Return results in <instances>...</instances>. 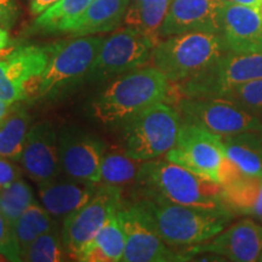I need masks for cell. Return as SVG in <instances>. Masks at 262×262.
<instances>
[{
  "label": "cell",
  "mask_w": 262,
  "mask_h": 262,
  "mask_svg": "<svg viewBox=\"0 0 262 262\" xmlns=\"http://www.w3.org/2000/svg\"><path fill=\"white\" fill-rule=\"evenodd\" d=\"M221 186L222 199L232 214L262 222V176L247 175L227 158Z\"/></svg>",
  "instance_id": "d6986e66"
},
{
  "label": "cell",
  "mask_w": 262,
  "mask_h": 262,
  "mask_svg": "<svg viewBox=\"0 0 262 262\" xmlns=\"http://www.w3.org/2000/svg\"><path fill=\"white\" fill-rule=\"evenodd\" d=\"M221 37L227 51L237 54L262 52V18L258 10L226 0Z\"/></svg>",
  "instance_id": "ac0fdd59"
},
{
  "label": "cell",
  "mask_w": 262,
  "mask_h": 262,
  "mask_svg": "<svg viewBox=\"0 0 262 262\" xmlns=\"http://www.w3.org/2000/svg\"><path fill=\"white\" fill-rule=\"evenodd\" d=\"M57 2L58 0H31L29 10H31V14L33 16H39Z\"/></svg>",
  "instance_id": "836d02e7"
},
{
  "label": "cell",
  "mask_w": 262,
  "mask_h": 262,
  "mask_svg": "<svg viewBox=\"0 0 262 262\" xmlns=\"http://www.w3.org/2000/svg\"><path fill=\"white\" fill-rule=\"evenodd\" d=\"M143 198L202 208H226L222 186L170 160L142 162L136 179Z\"/></svg>",
  "instance_id": "3957f363"
},
{
  "label": "cell",
  "mask_w": 262,
  "mask_h": 262,
  "mask_svg": "<svg viewBox=\"0 0 262 262\" xmlns=\"http://www.w3.org/2000/svg\"><path fill=\"white\" fill-rule=\"evenodd\" d=\"M181 125L175 106L152 104L124 123V152L140 162L159 158L175 146Z\"/></svg>",
  "instance_id": "5b68a950"
},
{
  "label": "cell",
  "mask_w": 262,
  "mask_h": 262,
  "mask_svg": "<svg viewBox=\"0 0 262 262\" xmlns=\"http://www.w3.org/2000/svg\"><path fill=\"white\" fill-rule=\"evenodd\" d=\"M227 51L220 34L204 32L171 35L157 42L152 63L171 84L202 73Z\"/></svg>",
  "instance_id": "277c9868"
},
{
  "label": "cell",
  "mask_w": 262,
  "mask_h": 262,
  "mask_svg": "<svg viewBox=\"0 0 262 262\" xmlns=\"http://www.w3.org/2000/svg\"><path fill=\"white\" fill-rule=\"evenodd\" d=\"M0 254L6 261H22L21 248L16 238L14 227L9 224L0 210Z\"/></svg>",
  "instance_id": "1f68e13d"
},
{
  "label": "cell",
  "mask_w": 262,
  "mask_h": 262,
  "mask_svg": "<svg viewBox=\"0 0 262 262\" xmlns=\"http://www.w3.org/2000/svg\"><path fill=\"white\" fill-rule=\"evenodd\" d=\"M260 135H261V139H262V131H260Z\"/></svg>",
  "instance_id": "b9f144b4"
},
{
  "label": "cell",
  "mask_w": 262,
  "mask_h": 262,
  "mask_svg": "<svg viewBox=\"0 0 262 262\" xmlns=\"http://www.w3.org/2000/svg\"><path fill=\"white\" fill-rule=\"evenodd\" d=\"M157 234L171 248H192L221 233L233 219L227 208H202L143 198L137 202Z\"/></svg>",
  "instance_id": "6da1fadb"
},
{
  "label": "cell",
  "mask_w": 262,
  "mask_h": 262,
  "mask_svg": "<svg viewBox=\"0 0 262 262\" xmlns=\"http://www.w3.org/2000/svg\"><path fill=\"white\" fill-rule=\"evenodd\" d=\"M125 249V233L118 216L113 212L97 232L96 237L80 255L78 261L84 262H118L123 260Z\"/></svg>",
  "instance_id": "7402d4cb"
},
{
  "label": "cell",
  "mask_w": 262,
  "mask_h": 262,
  "mask_svg": "<svg viewBox=\"0 0 262 262\" xmlns=\"http://www.w3.org/2000/svg\"><path fill=\"white\" fill-rule=\"evenodd\" d=\"M61 231L55 226L33 241L22 251V261L29 262H61L66 258Z\"/></svg>",
  "instance_id": "f1b7e54d"
},
{
  "label": "cell",
  "mask_w": 262,
  "mask_h": 262,
  "mask_svg": "<svg viewBox=\"0 0 262 262\" xmlns=\"http://www.w3.org/2000/svg\"><path fill=\"white\" fill-rule=\"evenodd\" d=\"M226 157L247 175L262 176V139L260 131L221 136Z\"/></svg>",
  "instance_id": "603a6c76"
},
{
  "label": "cell",
  "mask_w": 262,
  "mask_h": 262,
  "mask_svg": "<svg viewBox=\"0 0 262 262\" xmlns=\"http://www.w3.org/2000/svg\"><path fill=\"white\" fill-rule=\"evenodd\" d=\"M103 141L78 127H66L58 134L61 168L68 178L98 185L106 156Z\"/></svg>",
  "instance_id": "5bb4252c"
},
{
  "label": "cell",
  "mask_w": 262,
  "mask_h": 262,
  "mask_svg": "<svg viewBox=\"0 0 262 262\" xmlns=\"http://www.w3.org/2000/svg\"><path fill=\"white\" fill-rule=\"evenodd\" d=\"M22 171L11 162V159L0 156V189L21 178Z\"/></svg>",
  "instance_id": "d6a6232c"
},
{
  "label": "cell",
  "mask_w": 262,
  "mask_h": 262,
  "mask_svg": "<svg viewBox=\"0 0 262 262\" xmlns=\"http://www.w3.org/2000/svg\"><path fill=\"white\" fill-rule=\"evenodd\" d=\"M157 42L156 39L129 26L114 32L104 38L85 77L86 81H104L142 68L152 60Z\"/></svg>",
  "instance_id": "ba28073f"
},
{
  "label": "cell",
  "mask_w": 262,
  "mask_h": 262,
  "mask_svg": "<svg viewBox=\"0 0 262 262\" xmlns=\"http://www.w3.org/2000/svg\"><path fill=\"white\" fill-rule=\"evenodd\" d=\"M226 0H171L159 29V39L204 32L221 35Z\"/></svg>",
  "instance_id": "2e32d148"
},
{
  "label": "cell",
  "mask_w": 262,
  "mask_h": 262,
  "mask_svg": "<svg viewBox=\"0 0 262 262\" xmlns=\"http://www.w3.org/2000/svg\"><path fill=\"white\" fill-rule=\"evenodd\" d=\"M104 40L101 35H83L51 45V56L42 73L38 97L54 98L84 80Z\"/></svg>",
  "instance_id": "52a82bcc"
},
{
  "label": "cell",
  "mask_w": 262,
  "mask_h": 262,
  "mask_svg": "<svg viewBox=\"0 0 262 262\" xmlns=\"http://www.w3.org/2000/svg\"><path fill=\"white\" fill-rule=\"evenodd\" d=\"M16 10L0 5V26H11L15 18Z\"/></svg>",
  "instance_id": "e575fe53"
},
{
  "label": "cell",
  "mask_w": 262,
  "mask_h": 262,
  "mask_svg": "<svg viewBox=\"0 0 262 262\" xmlns=\"http://www.w3.org/2000/svg\"><path fill=\"white\" fill-rule=\"evenodd\" d=\"M203 253L234 262L258 261L262 254V226L253 219H242L210 241L188 248L185 257L188 260Z\"/></svg>",
  "instance_id": "9a60e30c"
},
{
  "label": "cell",
  "mask_w": 262,
  "mask_h": 262,
  "mask_svg": "<svg viewBox=\"0 0 262 262\" xmlns=\"http://www.w3.org/2000/svg\"><path fill=\"white\" fill-rule=\"evenodd\" d=\"M130 2L131 0H95L62 33H68L74 37H83L112 32L124 21Z\"/></svg>",
  "instance_id": "44dd1931"
},
{
  "label": "cell",
  "mask_w": 262,
  "mask_h": 262,
  "mask_svg": "<svg viewBox=\"0 0 262 262\" xmlns=\"http://www.w3.org/2000/svg\"><path fill=\"white\" fill-rule=\"evenodd\" d=\"M0 261H6V258H5L4 256H3L2 254H0Z\"/></svg>",
  "instance_id": "ab89813d"
},
{
  "label": "cell",
  "mask_w": 262,
  "mask_h": 262,
  "mask_svg": "<svg viewBox=\"0 0 262 262\" xmlns=\"http://www.w3.org/2000/svg\"><path fill=\"white\" fill-rule=\"evenodd\" d=\"M183 123L193 124L216 135H235L245 131H262L260 118L248 113L225 98H188L175 101Z\"/></svg>",
  "instance_id": "8fae6325"
},
{
  "label": "cell",
  "mask_w": 262,
  "mask_h": 262,
  "mask_svg": "<svg viewBox=\"0 0 262 262\" xmlns=\"http://www.w3.org/2000/svg\"><path fill=\"white\" fill-rule=\"evenodd\" d=\"M100 185V183H98ZM98 185L78 180H50L39 183L40 203L56 221H63L68 215L81 208L96 194Z\"/></svg>",
  "instance_id": "ffe728a7"
},
{
  "label": "cell",
  "mask_w": 262,
  "mask_h": 262,
  "mask_svg": "<svg viewBox=\"0 0 262 262\" xmlns=\"http://www.w3.org/2000/svg\"><path fill=\"white\" fill-rule=\"evenodd\" d=\"M9 40H10V38H9L8 31L4 28H0V55H2L3 50L8 47Z\"/></svg>",
  "instance_id": "8d00e7d4"
},
{
  "label": "cell",
  "mask_w": 262,
  "mask_h": 262,
  "mask_svg": "<svg viewBox=\"0 0 262 262\" xmlns=\"http://www.w3.org/2000/svg\"><path fill=\"white\" fill-rule=\"evenodd\" d=\"M142 162L131 158L125 152H111L104 156L101 169V183L122 186L136 181Z\"/></svg>",
  "instance_id": "83f0119b"
},
{
  "label": "cell",
  "mask_w": 262,
  "mask_h": 262,
  "mask_svg": "<svg viewBox=\"0 0 262 262\" xmlns=\"http://www.w3.org/2000/svg\"><path fill=\"white\" fill-rule=\"evenodd\" d=\"M170 3L171 0H131L123 22L159 41V29Z\"/></svg>",
  "instance_id": "cb8c5ba5"
},
{
  "label": "cell",
  "mask_w": 262,
  "mask_h": 262,
  "mask_svg": "<svg viewBox=\"0 0 262 262\" xmlns=\"http://www.w3.org/2000/svg\"><path fill=\"white\" fill-rule=\"evenodd\" d=\"M95 0H58L54 5L37 16L33 31L48 33H62L71 22L78 18Z\"/></svg>",
  "instance_id": "484cf974"
},
{
  "label": "cell",
  "mask_w": 262,
  "mask_h": 262,
  "mask_svg": "<svg viewBox=\"0 0 262 262\" xmlns=\"http://www.w3.org/2000/svg\"><path fill=\"white\" fill-rule=\"evenodd\" d=\"M262 79V52L237 54L226 51L202 73L179 84H171L169 101L182 97L215 98L238 85Z\"/></svg>",
  "instance_id": "8992f818"
},
{
  "label": "cell",
  "mask_w": 262,
  "mask_h": 262,
  "mask_svg": "<svg viewBox=\"0 0 262 262\" xmlns=\"http://www.w3.org/2000/svg\"><path fill=\"white\" fill-rule=\"evenodd\" d=\"M51 56V45H26L0 60V100L9 104L35 95Z\"/></svg>",
  "instance_id": "7c38bea8"
},
{
  "label": "cell",
  "mask_w": 262,
  "mask_h": 262,
  "mask_svg": "<svg viewBox=\"0 0 262 262\" xmlns=\"http://www.w3.org/2000/svg\"><path fill=\"white\" fill-rule=\"evenodd\" d=\"M220 98L231 101L248 113L262 120V79L241 84L227 91Z\"/></svg>",
  "instance_id": "4dcf8cb0"
},
{
  "label": "cell",
  "mask_w": 262,
  "mask_h": 262,
  "mask_svg": "<svg viewBox=\"0 0 262 262\" xmlns=\"http://www.w3.org/2000/svg\"><path fill=\"white\" fill-rule=\"evenodd\" d=\"M57 226L52 216L47 211L41 203L34 201L26 209V211L19 216L14 226V231L17 242L21 248V253L35 241L39 235L50 231Z\"/></svg>",
  "instance_id": "4316f807"
},
{
  "label": "cell",
  "mask_w": 262,
  "mask_h": 262,
  "mask_svg": "<svg viewBox=\"0 0 262 262\" xmlns=\"http://www.w3.org/2000/svg\"><path fill=\"white\" fill-rule=\"evenodd\" d=\"M125 233L124 262H173L186 261L185 254L176 253L157 234L140 205L133 204L118 209Z\"/></svg>",
  "instance_id": "4fadbf2b"
},
{
  "label": "cell",
  "mask_w": 262,
  "mask_h": 262,
  "mask_svg": "<svg viewBox=\"0 0 262 262\" xmlns=\"http://www.w3.org/2000/svg\"><path fill=\"white\" fill-rule=\"evenodd\" d=\"M227 2L234 3V4H239V5L249 6V8H254L258 10L260 9L262 0H227Z\"/></svg>",
  "instance_id": "d590c367"
},
{
  "label": "cell",
  "mask_w": 262,
  "mask_h": 262,
  "mask_svg": "<svg viewBox=\"0 0 262 262\" xmlns=\"http://www.w3.org/2000/svg\"><path fill=\"white\" fill-rule=\"evenodd\" d=\"M171 83L158 68L142 67L117 77L91 103L100 123H125L152 104L169 101Z\"/></svg>",
  "instance_id": "7a4b0ae2"
},
{
  "label": "cell",
  "mask_w": 262,
  "mask_h": 262,
  "mask_svg": "<svg viewBox=\"0 0 262 262\" xmlns=\"http://www.w3.org/2000/svg\"><path fill=\"white\" fill-rule=\"evenodd\" d=\"M10 106H11V104L6 103L4 101L0 100V120L8 116V113L10 112Z\"/></svg>",
  "instance_id": "74e56055"
},
{
  "label": "cell",
  "mask_w": 262,
  "mask_h": 262,
  "mask_svg": "<svg viewBox=\"0 0 262 262\" xmlns=\"http://www.w3.org/2000/svg\"><path fill=\"white\" fill-rule=\"evenodd\" d=\"M34 201L31 186L21 179L0 189V210L12 227Z\"/></svg>",
  "instance_id": "f546056e"
},
{
  "label": "cell",
  "mask_w": 262,
  "mask_h": 262,
  "mask_svg": "<svg viewBox=\"0 0 262 262\" xmlns=\"http://www.w3.org/2000/svg\"><path fill=\"white\" fill-rule=\"evenodd\" d=\"M165 159L219 185L227 162L220 135L183 122L175 146Z\"/></svg>",
  "instance_id": "9c48e42d"
},
{
  "label": "cell",
  "mask_w": 262,
  "mask_h": 262,
  "mask_svg": "<svg viewBox=\"0 0 262 262\" xmlns=\"http://www.w3.org/2000/svg\"><path fill=\"white\" fill-rule=\"evenodd\" d=\"M0 5L5 6V8L16 10V4H15L14 0H0Z\"/></svg>",
  "instance_id": "f35d334b"
},
{
  "label": "cell",
  "mask_w": 262,
  "mask_h": 262,
  "mask_svg": "<svg viewBox=\"0 0 262 262\" xmlns=\"http://www.w3.org/2000/svg\"><path fill=\"white\" fill-rule=\"evenodd\" d=\"M19 163L37 185L58 178L62 171L58 153V134L50 122L29 127Z\"/></svg>",
  "instance_id": "e0dca14e"
},
{
  "label": "cell",
  "mask_w": 262,
  "mask_h": 262,
  "mask_svg": "<svg viewBox=\"0 0 262 262\" xmlns=\"http://www.w3.org/2000/svg\"><path fill=\"white\" fill-rule=\"evenodd\" d=\"M29 125L31 116L24 108H16L0 120V156L19 162Z\"/></svg>",
  "instance_id": "d4e9b609"
},
{
  "label": "cell",
  "mask_w": 262,
  "mask_h": 262,
  "mask_svg": "<svg viewBox=\"0 0 262 262\" xmlns=\"http://www.w3.org/2000/svg\"><path fill=\"white\" fill-rule=\"evenodd\" d=\"M258 261H261V262H262V254L260 255V257H258Z\"/></svg>",
  "instance_id": "60d3db41"
},
{
  "label": "cell",
  "mask_w": 262,
  "mask_h": 262,
  "mask_svg": "<svg viewBox=\"0 0 262 262\" xmlns=\"http://www.w3.org/2000/svg\"><path fill=\"white\" fill-rule=\"evenodd\" d=\"M122 204V189L100 183L93 199L63 220L61 235L68 256L78 261L85 249L93 243L104 222Z\"/></svg>",
  "instance_id": "30bf717a"
}]
</instances>
